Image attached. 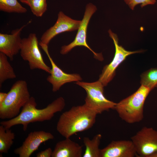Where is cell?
<instances>
[{
	"instance_id": "d4e9b609",
	"label": "cell",
	"mask_w": 157,
	"mask_h": 157,
	"mask_svg": "<svg viewBox=\"0 0 157 157\" xmlns=\"http://www.w3.org/2000/svg\"><path fill=\"white\" fill-rule=\"evenodd\" d=\"M21 2L28 5L29 0H19Z\"/></svg>"
},
{
	"instance_id": "cb8c5ba5",
	"label": "cell",
	"mask_w": 157,
	"mask_h": 157,
	"mask_svg": "<svg viewBox=\"0 0 157 157\" xmlns=\"http://www.w3.org/2000/svg\"><path fill=\"white\" fill-rule=\"evenodd\" d=\"M7 93L1 92H0V104H1L5 99Z\"/></svg>"
},
{
	"instance_id": "44dd1931",
	"label": "cell",
	"mask_w": 157,
	"mask_h": 157,
	"mask_svg": "<svg viewBox=\"0 0 157 157\" xmlns=\"http://www.w3.org/2000/svg\"><path fill=\"white\" fill-rule=\"evenodd\" d=\"M33 14L41 17L47 10L46 0H29L28 5Z\"/></svg>"
},
{
	"instance_id": "30bf717a",
	"label": "cell",
	"mask_w": 157,
	"mask_h": 157,
	"mask_svg": "<svg viewBox=\"0 0 157 157\" xmlns=\"http://www.w3.org/2000/svg\"><path fill=\"white\" fill-rule=\"evenodd\" d=\"M40 45L44 51L50 62L51 68L50 75L47 78V81L52 85V90L56 92L64 84L68 83L81 81L82 78L77 74H67L63 71L55 64L51 57L48 50V45L40 42Z\"/></svg>"
},
{
	"instance_id": "7c38bea8",
	"label": "cell",
	"mask_w": 157,
	"mask_h": 157,
	"mask_svg": "<svg viewBox=\"0 0 157 157\" xmlns=\"http://www.w3.org/2000/svg\"><path fill=\"white\" fill-rule=\"evenodd\" d=\"M54 138L53 135L50 133L43 131L31 132L22 145L15 149L14 152L19 157H29L38 149L42 143L52 140Z\"/></svg>"
},
{
	"instance_id": "ffe728a7",
	"label": "cell",
	"mask_w": 157,
	"mask_h": 157,
	"mask_svg": "<svg viewBox=\"0 0 157 157\" xmlns=\"http://www.w3.org/2000/svg\"><path fill=\"white\" fill-rule=\"evenodd\" d=\"M140 83L151 90L157 86V68H152L141 75Z\"/></svg>"
},
{
	"instance_id": "7a4b0ae2",
	"label": "cell",
	"mask_w": 157,
	"mask_h": 157,
	"mask_svg": "<svg viewBox=\"0 0 157 157\" xmlns=\"http://www.w3.org/2000/svg\"><path fill=\"white\" fill-rule=\"evenodd\" d=\"M97 115L85 104L74 106L60 115L57 124V131L65 138H70L91 128L95 122Z\"/></svg>"
},
{
	"instance_id": "277c9868",
	"label": "cell",
	"mask_w": 157,
	"mask_h": 157,
	"mask_svg": "<svg viewBox=\"0 0 157 157\" xmlns=\"http://www.w3.org/2000/svg\"><path fill=\"white\" fill-rule=\"evenodd\" d=\"M31 97L27 82L19 80L13 85L5 100L0 104V118L11 119L17 116Z\"/></svg>"
},
{
	"instance_id": "9c48e42d",
	"label": "cell",
	"mask_w": 157,
	"mask_h": 157,
	"mask_svg": "<svg viewBox=\"0 0 157 157\" xmlns=\"http://www.w3.org/2000/svg\"><path fill=\"white\" fill-rule=\"evenodd\" d=\"M97 10L96 7L91 3L88 4L86 7L84 15L74 41L69 44L62 47L60 51L63 55L66 54L73 48L77 46H84L88 48L94 54V58L100 61L103 60L101 53L94 51L89 46L86 42L87 29L90 20L92 15Z\"/></svg>"
},
{
	"instance_id": "7402d4cb",
	"label": "cell",
	"mask_w": 157,
	"mask_h": 157,
	"mask_svg": "<svg viewBox=\"0 0 157 157\" xmlns=\"http://www.w3.org/2000/svg\"><path fill=\"white\" fill-rule=\"evenodd\" d=\"M126 3L132 10H133L136 6L141 4L142 8L148 5L154 4L156 0H124Z\"/></svg>"
},
{
	"instance_id": "d6986e66",
	"label": "cell",
	"mask_w": 157,
	"mask_h": 157,
	"mask_svg": "<svg viewBox=\"0 0 157 157\" xmlns=\"http://www.w3.org/2000/svg\"><path fill=\"white\" fill-rule=\"evenodd\" d=\"M0 11L8 13H25L27 10L17 0H0Z\"/></svg>"
},
{
	"instance_id": "ba28073f",
	"label": "cell",
	"mask_w": 157,
	"mask_h": 157,
	"mask_svg": "<svg viewBox=\"0 0 157 157\" xmlns=\"http://www.w3.org/2000/svg\"><path fill=\"white\" fill-rule=\"evenodd\" d=\"M138 156L149 157L157 151V130L144 126L131 137Z\"/></svg>"
},
{
	"instance_id": "8fae6325",
	"label": "cell",
	"mask_w": 157,
	"mask_h": 157,
	"mask_svg": "<svg viewBox=\"0 0 157 157\" xmlns=\"http://www.w3.org/2000/svg\"><path fill=\"white\" fill-rule=\"evenodd\" d=\"M81 22V21L73 19L60 11L56 23L43 34L40 42L48 45L51 40L57 35L78 29Z\"/></svg>"
},
{
	"instance_id": "ac0fdd59",
	"label": "cell",
	"mask_w": 157,
	"mask_h": 157,
	"mask_svg": "<svg viewBox=\"0 0 157 157\" xmlns=\"http://www.w3.org/2000/svg\"><path fill=\"white\" fill-rule=\"evenodd\" d=\"M13 68L8 61L7 56L0 52V87L6 80L16 78Z\"/></svg>"
},
{
	"instance_id": "2e32d148",
	"label": "cell",
	"mask_w": 157,
	"mask_h": 157,
	"mask_svg": "<svg viewBox=\"0 0 157 157\" xmlns=\"http://www.w3.org/2000/svg\"><path fill=\"white\" fill-rule=\"evenodd\" d=\"M101 135L98 134L92 139L88 137L83 138V141L85 149L83 157H100L101 149L99 148Z\"/></svg>"
},
{
	"instance_id": "e0dca14e",
	"label": "cell",
	"mask_w": 157,
	"mask_h": 157,
	"mask_svg": "<svg viewBox=\"0 0 157 157\" xmlns=\"http://www.w3.org/2000/svg\"><path fill=\"white\" fill-rule=\"evenodd\" d=\"M15 135L10 129H6L0 126V156L3 153L7 154L13 144Z\"/></svg>"
},
{
	"instance_id": "3957f363",
	"label": "cell",
	"mask_w": 157,
	"mask_h": 157,
	"mask_svg": "<svg viewBox=\"0 0 157 157\" xmlns=\"http://www.w3.org/2000/svg\"><path fill=\"white\" fill-rule=\"evenodd\" d=\"M151 90L141 85L131 95L116 103L114 110L120 118L129 124L141 121L144 118V106L145 100Z\"/></svg>"
},
{
	"instance_id": "8992f818",
	"label": "cell",
	"mask_w": 157,
	"mask_h": 157,
	"mask_svg": "<svg viewBox=\"0 0 157 157\" xmlns=\"http://www.w3.org/2000/svg\"><path fill=\"white\" fill-rule=\"evenodd\" d=\"M36 34L31 33L22 39L20 53L22 58L28 62L31 70L38 69L50 74L51 68L45 63L39 48Z\"/></svg>"
},
{
	"instance_id": "6da1fadb",
	"label": "cell",
	"mask_w": 157,
	"mask_h": 157,
	"mask_svg": "<svg viewBox=\"0 0 157 157\" xmlns=\"http://www.w3.org/2000/svg\"><path fill=\"white\" fill-rule=\"evenodd\" d=\"M37 105L34 98L31 97L17 116L8 120L1 121V125L6 129H10L14 126L21 124L23 125V130L25 131L31 123L51 119L55 113L61 112L64 109L65 103L64 99L60 97L44 108L38 109Z\"/></svg>"
},
{
	"instance_id": "4fadbf2b",
	"label": "cell",
	"mask_w": 157,
	"mask_h": 157,
	"mask_svg": "<svg viewBox=\"0 0 157 157\" xmlns=\"http://www.w3.org/2000/svg\"><path fill=\"white\" fill-rule=\"evenodd\" d=\"M29 22L13 30L10 34L0 33V52L6 55L10 60H13L14 56L20 51L21 31Z\"/></svg>"
},
{
	"instance_id": "603a6c76",
	"label": "cell",
	"mask_w": 157,
	"mask_h": 157,
	"mask_svg": "<svg viewBox=\"0 0 157 157\" xmlns=\"http://www.w3.org/2000/svg\"><path fill=\"white\" fill-rule=\"evenodd\" d=\"M52 151L51 148H48L45 150L41 151L36 154L37 157H51Z\"/></svg>"
},
{
	"instance_id": "5bb4252c",
	"label": "cell",
	"mask_w": 157,
	"mask_h": 157,
	"mask_svg": "<svg viewBox=\"0 0 157 157\" xmlns=\"http://www.w3.org/2000/svg\"><path fill=\"white\" fill-rule=\"evenodd\" d=\"M136 155L131 140L113 141L101 149L100 157H134Z\"/></svg>"
},
{
	"instance_id": "5b68a950",
	"label": "cell",
	"mask_w": 157,
	"mask_h": 157,
	"mask_svg": "<svg viewBox=\"0 0 157 157\" xmlns=\"http://www.w3.org/2000/svg\"><path fill=\"white\" fill-rule=\"evenodd\" d=\"M76 84L86 91L87 95L85 104L97 114L114 109L116 103L107 99L104 94V87L99 80L92 83L78 81Z\"/></svg>"
},
{
	"instance_id": "484cf974",
	"label": "cell",
	"mask_w": 157,
	"mask_h": 157,
	"mask_svg": "<svg viewBox=\"0 0 157 157\" xmlns=\"http://www.w3.org/2000/svg\"><path fill=\"white\" fill-rule=\"evenodd\" d=\"M149 157H157V151L151 154Z\"/></svg>"
},
{
	"instance_id": "9a60e30c",
	"label": "cell",
	"mask_w": 157,
	"mask_h": 157,
	"mask_svg": "<svg viewBox=\"0 0 157 157\" xmlns=\"http://www.w3.org/2000/svg\"><path fill=\"white\" fill-rule=\"evenodd\" d=\"M83 149L81 146L66 138L56 144L51 157H81Z\"/></svg>"
},
{
	"instance_id": "52a82bcc",
	"label": "cell",
	"mask_w": 157,
	"mask_h": 157,
	"mask_svg": "<svg viewBox=\"0 0 157 157\" xmlns=\"http://www.w3.org/2000/svg\"><path fill=\"white\" fill-rule=\"evenodd\" d=\"M110 37L113 41L115 48L114 57L111 62L106 65L102 70L99 76V80L104 86H106L113 78L115 74L117 68L129 56L143 51V50L130 51L125 49L118 44V39L117 35L109 29L108 31Z\"/></svg>"
}]
</instances>
